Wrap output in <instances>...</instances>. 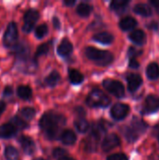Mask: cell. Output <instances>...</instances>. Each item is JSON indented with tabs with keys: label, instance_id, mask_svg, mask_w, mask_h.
Wrapping results in <instances>:
<instances>
[{
	"label": "cell",
	"instance_id": "cell-38",
	"mask_svg": "<svg viewBox=\"0 0 159 160\" xmlns=\"http://www.w3.org/2000/svg\"><path fill=\"white\" fill-rule=\"evenodd\" d=\"M52 22H53V26H54L56 29L60 28V22H59V20H58L57 17H53Z\"/></svg>",
	"mask_w": 159,
	"mask_h": 160
},
{
	"label": "cell",
	"instance_id": "cell-10",
	"mask_svg": "<svg viewBox=\"0 0 159 160\" xmlns=\"http://www.w3.org/2000/svg\"><path fill=\"white\" fill-rule=\"evenodd\" d=\"M19 143L26 155H33L36 151V144L34 141L27 136H21L19 138Z\"/></svg>",
	"mask_w": 159,
	"mask_h": 160
},
{
	"label": "cell",
	"instance_id": "cell-35",
	"mask_svg": "<svg viewBox=\"0 0 159 160\" xmlns=\"http://www.w3.org/2000/svg\"><path fill=\"white\" fill-rule=\"evenodd\" d=\"M12 94H13V88H12V86L7 85V86L4 88L3 95H4L5 97L8 98V97H10V96H12Z\"/></svg>",
	"mask_w": 159,
	"mask_h": 160
},
{
	"label": "cell",
	"instance_id": "cell-40",
	"mask_svg": "<svg viewBox=\"0 0 159 160\" xmlns=\"http://www.w3.org/2000/svg\"><path fill=\"white\" fill-rule=\"evenodd\" d=\"M148 27H149V28H152V29H154V30H157V29H158V24H157V22H153L150 25H148Z\"/></svg>",
	"mask_w": 159,
	"mask_h": 160
},
{
	"label": "cell",
	"instance_id": "cell-14",
	"mask_svg": "<svg viewBox=\"0 0 159 160\" xmlns=\"http://www.w3.org/2000/svg\"><path fill=\"white\" fill-rule=\"evenodd\" d=\"M72 50H73V46L71 42L68 39L64 38L57 48V52L61 56H67L72 52Z\"/></svg>",
	"mask_w": 159,
	"mask_h": 160
},
{
	"label": "cell",
	"instance_id": "cell-9",
	"mask_svg": "<svg viewBox=\"0 0 159 160\" xmlns=\"http://www.w3.org/2000/svg\"><path fill=\"white\" fill-rule=\"evenodd\" d=\"M120 144V139L116 134H109L107 135L101 144L102 150L104 152H109L113 148L117 147Z\"/></svg>",
	"mask_w": 159,
	"mask_h": 160
},
{
	"label": "cell",
	"instance_id": "cell-33",
	"mask_svg": "<svg viewBox=\"0 0 159 160\" xmlns=\"http://www.w3.org/2000/svg\"><path fill=\"white\" fill-rule=\"evenodd\" d=\"M66 155H67L66 150H64V149H62V148H55V149L53 150V152H52L53 158H57V159H59V158H63V157H66Z\"/></svg>",
	"mask_w": 159,
	"mask_h": 160
},
{
	"label": "cell",
	"instance_id": "cell-15",
	"mask_svg": "<svg viewBox=\"0 0 159 160\" xmlns=\"http://www.w3.org/2000/svg\"><path fill=\"white\" fill-rule=\"evenodd\" d=\"M129 38L135 44L142 45L146 41V35L142 30H134L129 34Z\"/></svg>",
	"mask_w": 159,
	"mask_h": 160
},
{
	"label": "cell",
	"instance_id": "cell-2",
	"mask_svg": "<svg viewBox=\"0 0 159 160\" xmlns=\"http://www.w3.org/2000/svg\"><path fill=\"white\" fill-rule=\"evenodd\" d=\"M86 56L101 66H107L113 61V55L108 51H102L94 47H87L84 51Z\"/></svg>",
	"mask_w": 159,
	"mask_h": 160
},
{
	"label": "cell",
	"instance_id": "cell-11",
	"mask_svg": "<svg viewBox=\"0 0 159 160\" xmlns=\"http://www.w3.org/2000/svg\"><path fill=\"white\" fill-rule=\"evenodd\" d=\"M159 110V98L156 96H148L145 99L144 109L142 113H152Z\"/></svg>",
	"mask_w": 159,
	"mask_h": 160
},
{
	"label": "cell",
	"instance_id": "cell-30",
	"mask_svg": "<svg viewBox=\"0 0 159 160\" xmlns=\"http://www.w3.org/2000/svg\"><path fill=\"white\" fill-rule=\"evenodd\" d=\"M127 5H128L127 0H114L111 3V8L114 10H121L125 8Z\"/></svg>",
	"mask_w": 159,
	"mask_h": 160
},
{
	"label": "cell",
	"instance_id": "cell-31",
	"mask_svg": "<svg viewBox=\"0 0 159 160\" xmlns=\"http://www.w3.org/2000/svg\"><path fill=\"white\" fill-rule=\"evenodd\" d=\"M48 33V26L46 24H40L38 25L35 30V35L37 38H44Z\"/></svg>",
	"mask_w": 159,
	"mask_h": 160
},
{
	"label": "cell",
	"instance_id": "cell-23",
	"mask_svg": "<svg viewBox=\"0 0 159 160\" xmlns=\"http://www.w3.org/2000/svg\"><path fill=\"white\" fill-rule=\"evenodd\" d=\"M4 157L7 160H16L19 157V152L15 147L11 145H7L5 147Z\"/></svg>",
	"mask_w": 159,
	"mask_h": 160
},
{
	"label": "cell",
	"instance_id": "cell-8",
	"mask_svg": "<svg viewBox=\"0 0 159 160\" xmlns=\"http://www.w3.org/2000/svg\"><path fill=\"white\" fill-rule=\"evenodd\" d=\"M129 112V107L127 104L124 103H117L113 105V107L111 110V115L113 119L120 121L127 117V115Z\"/></svg>",
	"mask_w": 159,
	"mask_h": 160
},
{
	"label": "cell",
	"instance_id": "cell-17",
	"mask_svg": "<svg viewBox=\"0 0 159 160\" xmlns=\"http://www.w3.org/2000/svg\"><path fill=\"white\" fill-rule=\"evenodd\" d=\"M137 23H138L137 21H136L133 17L128 16V17L123 18V19L120 21L119 25H120V28H121L122 30H124V31H128V30H131V29L135 28L136 25H137Z\"/></svg>",
	"mask_w": 159,
	"mask_h": 160
},
{
	"label": "cell",
	"instance_id": "cell-37",
	"mask_svg": "<svg viewBox=\"0 0 159 160\" xmlns=\"http://www.w3.org/2000/svg\"><path fill=\"white\" fill-rule=\"evenodd\" d=\"M136 52H142L141 51H137L136 49H134L133 47H131L128 51V54L130 56V58H134V56H136Z\"/></svg>",
	"mask_w": 159,
	"mask_h": 160
},
{
	"label": "cell",
	"instance_id": "cell-36",
	"mask_svg": "<svg viewBox=\"0 0 159 160\" xmlns=\"http://www.w3.org/2000/svg\"><path fill=\"white\" fill-rule=\"evenodd\" d=\"M140 66L139 62L135 59V58H130V61H129V67L131 68H138Z\"/></svg>",
	"mask_w": 159,
	"mask_h": 160
},
{
	"label": "cell",
	"instance_id": "cell-43",
	"mask_svg": "<svg viewBox=\"0 0 159 160\" xmlns=\"http://www.w3.org/2000/svg\"><path fill=\"white\" fill-rule=\"evenodd\" d=\"M149 160H159V156L158 155H152L149 158Z\"/></svg>",
	"mask_w": 159,
	"mask_h": 160
},
{
	"label": "cell",
	"instance_id": "cell-39",
	"mask_svg": "<svg viewBox=\"0 0 159 160\" xmlns=\"http://www.w3.org/2000/svg\"><path fill=\"white\" fill-rule=\"evenodd\" d=\"M5 110H6V103L3 100H0V115L4 112Z\"/></svg>",
	"mask_w": 159,
	"mask_h": 160
},
{
	"label": "cell",
	"instance_id": "cell-29",
	"mask_svg": "<svg viewBox=\"0 0 159 160\" xmlns=\"http://www.w3.org/2000/svg\"><path fill=\"white\" fill-rule=\"evenodd\" d=\"M10 123L13 124L17 129H25L28 128V124L25 120H22V118H20L18 115H15L13 116L11 119H10Z\"/></svg>",
	"mask_w": 159,
	"mask_h": 160
},
{
	"label": "cell",
	"instance_id": "cell-27",
	"mask_svg": "<svg viewBox=\"0 0 159 160\" xmlns=\"http://www.w3.org/2000/svg\"><path fill=\"white\" fill-rule=\"evenodd\" d=\"M74 125H75V128H77V130L79 132H81V133H85L90 128L89 123L87 122V120H85L83 118H80V119L76 120Z\"/></svg>",
	"mask_w": 159,
	"mask_h": 160
},
{
	"label": "cell",
	"instance_id": "cell-5",
	"mask_svg": "<svg viewBox=\"0 0 159 160\" xmlns=\"http://www.w3.org/2000/svg\"><path fill=\"white\" fill-rule=\"evenodd\" d=\"M18 39V27L16 22H8L6 31L3 35V43L6 47H11L15 45Z\"/></svg>",
	"mask_w": 159,
	"mask_h": 160
},
{
	"label": "cell",
	"instance_id": "cell-46",
	"mask_svg": "<svg viewBox=\"0 0 159 160\" xmlns=\"http://www.w3.org/2000/svg\"><path fill=\"white\" fill-rule=\"evenodd\" d=\"M158 140H159V138H158Z\"/></svg>",
	"mask_w": 159,
	"mask_h": 160
},
{
	"label": "cell",
	"instance_id": "cell-22",
	"mask_svg": "<svg viewBox=\"0 0 159 160\" xmlns=\"http://www.w3.org/2000/svg\"><path fill=\"white\" fill-rule=\"evenodd\" d=\"M98 141H99V138L91 133L90 136L85 141V149L87 151H95L97 149Z\"/></svg>",
	"mask_w": 159,
	"mask_h": 160
},
{
	"label": "cell",
	"instance_id": "cell-45",
	"mask_svg": "<svg viewBox=\"0 0 159 160\" xmlns=\"http://www.w3.org/2000/svg\"><path fill=\"white\" fill-rule=\"evenodd\" d=\"M34 160H44L43 158H36V159H34Z\"/></svg>",
	"mask_w": 159,
	"mask_h": 160
},
{
	"label": "cell",
	"instance_id": "cell-18",
	"mask_svg": "<svg viewBox=\"0 0 159 160\" xmlns=\"http://www.w3.org/2000/svg\"><path fill=\"white\" fill-rule=\"evenodd\" d=\"M17 96L21 99L27 100L32 97V89L28 85H19L17 87Z\"/></svg>",
	"mask_w": 159,
	"mask_h": 160
},
{
	"label": "cell",
	"instance_id": "cell-19",
	"mask_svg": "<svg viewBox=\"0 0 159 160\" xmlns=\"http://www.w3.org/2000/svg\"><path fill=\"white\" fill-rule=\"evenodd\" d=\"M94 40L103 43V44H110L113 40V36L109 32H100L94 36Z\"/></svg>",
	"mask_w": 159,
	"mask_h": 160
},
{
	"label": "cell",
	"instance_id": "cell-34",
	"mask_svg": "<svg viewBox=\"0 0 159 160\" xmlns=\"http://www.w3.org/2000/svg\"><path fill=\"white\" fill-rule=\"evenodd\" d=\"M107 160H128V158L125 154H114L110 156Z\"/></svg>",
	"mask_w": 159,
	"mask_h": 160
},
{
	"label": "cell",
	"instance_id": "cell-3",
	"mask_svg": "<svg viewBox=\"0 0 159 160\" xmlns=\"http://www.w3.org/2000/svg\"><path fill=\"white\" fill-rule=\"evenodd\" d=\"M147 128L148 126L143 121L140 119H134V121L131 123V126L126 128L124 131L125 137L129 142H133L139 138L140 134L143 133L147 129Z\"/></svg>",
	"mask_w": 159,
	"mask_h": 160
},
{
	"label": "cell",
	"instance_id": "cell-1",
	"mask_svg": "<svg viewBox=\"0 0 159 160\" xmlns=\"http://www.w3.org/2000/svg\"><path fill=\"white\" fill-rule=\"evenodd\" d=\"M38 124L48 139L55 140L58 138L61 128L66 124V118L62 114L48 112L41 116Z\"/></svg>",
	"mask_w": 159,
	"mask_h": 160
},
{
	"label": "cell",
	"instance_id": "cell-44",
	"mask_svg": "<svg viewBox=\"0 0 159 160\" xmlns=\"http://www.w3.org/2000/svg\"><path fill=\"white\" fill-rule=\"evenodd\" d=\"M58 160H74L72 158H69V157H63V158H59Z\"/></svg>",
	"mask_w": 159,
	"mask_h": 160
},
{
	"label": "cell",
	"instance_id": "cell-32",
	"mask_svg": "<svg viewBox=\"0 0 159 160\" xmlns=\"http://www.w3.org/2000/svg\"><path fill=\"white\" fill-rule=\"evenodd\" d=\"M49 45L47 43H42L40 44L37 49V52H36V57H38V56H41V55H45L48 53L49 52Z\"/></svg>",
	"mask_w": 159,
	"mask_h": 160
},
{
	"label": "cell",
	"instance_id": "cell-13",
	"mask_svg": "<svg viewBox=\"0 0 159 160\" xmlns=\"http://www.w3.org/2000/svg\"><path fill=\"white\" fill-rule=\"evenodd\" d=\"M142 79L140 75L138 74H129L127 77V86L128 90L130 92H135L138 90V88L142 85Z\"/></svg>",
	"mask_w": 159,
	"mask_h": 160
},
{
	"label": "cell",
	"instance_id": "cell-4",
	"mask_svg": "<svg viewBox=\"0 0 159 160\" xmlns=\"http://www.w3.org/2000/svg\"><path fill=\"white\" fill-rule=\"evenodd\" d=\"M86 103L89 107L93 108H105L111 104V99L102 91L94 90L86 98Z\"/></svg>",
	"mask_w": 159,
	"mask_h": 160
},
{
	"label": "cell",
	"instance_id": "cell-24",
	"mask_svg": "<svg viewBox=\"0 0 159 160\" xmlns=\"http://www.w3.org/2000/svg\"><path fill=\"white\" fill-rule=\"evenodd\" d=\"M68 78L73 84H80L83 81V75L76 69H70L68 71Z\"/></svg>",
	"mask_w": 159,
	"mask_h": 160
},
{
	"label": "cell",
	"instance_id": "cell-26",
	"mask_svg": "<svg viewBox=\"0 0 159 160\" xmlns=\"http://www.w3.org/2000/svg\"><path fill=\"white\" fill-rule=\"evenodd\" d=\"M77 13L82 16V17H88L89 14L91 13L92 11V7L89 5V4H86V3H81L78 7H77V9H76Z\"/></svg>",
	"mask_w": 159,
	"mask_h": 160
},
{
	"label": "cell",
	"instance_id": "cell-6",
	"mask_svg": "<svg viewBox=\"0 0 159 160\" xmlns=\"http://www.w3.org/2000/svg\"><path fill=\"white\" fill-rule=\"evenodd\" d=\"M39 18V13L37 10L34 8H29L25 11L23 15V25H22V31L24 33H30L34 26L36 22Z\"/></svg>",
	"mask_w": 159,
	"mask_h": 160
},
{
	"label": "cell",
	"instance_id": "cell-21",
	"mask_svg": "<svg viewBox=\"0 0 159 160\" xmlns=\"http://www.w3.org/2000/svg\"><path fill=\"white\" fill-rule=\"evenodd\" d=\"M147 77L151 80H157L159 78V66L157 63H151L146 69Z\"/></svg>",
	"mask_w": 159,
	"mask_h": 160
},
{
	"label": "cell",
	"instance_id": "cell-20",
	"mask_svg": "<svg viewBox=\"0 0 159 160\" xmlns=\"http://www.w3.org/2000/svg\"><path fill=\"white\" fill-rule=\"evenodd\" d=\"M134 12H136L137 14H139L141 16L149 17L152 15V8L147 4L140 3L134 7Z\"/></svg>",
	"mask_w": 159,
	"mask_h": 160
},
{
	"label": "cell",
	"instance_id": "cell-12",
	"mask_svg": "<svg viewBox=\"0 0 159 160\" xmlns=\"http://www.w3.org/2000/svg\"><path fill=\"white\" fill-rule=\"evenodd\" d=\"M17 132H18V129L10 122L0 126V138L1 139H10L16 136Z\"/></svg>",
	"mask_w": 159,
	"mask_h": 160
},
{
	"label": "cell",
	"instance_id": "cell-41",
	"mask_svg": "<svg viewBox=\"0 0 159 160\" xmlns=\"http://www.w3.org/2000/svg\"><path fill=\"white\" fill-rule=\"evenodd\" d=\"M151 5H153L155 8H159V1L157 0V1H155V0H152L151 2Z\"/></svg>",
	"mask_w": 159,
	"mask_h": 160
},
{
	"label": "cell",
	"instance_id": "cell-7",
	"mask_svg": "<svg viewBox=\"0 0 159 160\" xmlns=\"http://www.w3.org/2000/svg\"><path fill=\"white\" fill-rule=\"evenodd\" d=\"M103 86L107 91H109L111 94H112L116 98H123L125 95L124 85L118 81L107 79L103 82Z\"/></svg>",
	"mask_w": 159,
	"mask_h": 160
},
{
	"label": "cell",
	"instance_id": "cell-28",
	"mask_svg": "<svg viewBox=\"0 0 159 160\" xmlns=\"http://www.w3.org/2000/svg\"><path fill=\"white\" fill-rule=\"evenodd\" d=\"M20 114L25 119V120H32L35 115H36V111L35 109L31 108V107H24L22 109L20 110Z\"/></svg>",
	"mask_w": 159,
	"mask_h": 160
},
{
	"label": "cell",
	"instance_id": "cell-42",
	"mask_svg": "<svg viewBox=\"0 0 159 160\" xmlns=\"http://www.w3.org/2000/svg\"><path fill=\"white\" fill-rule=\"evenodd\" d=\"M64 4L66 5V6H72V5H74L75 4V1L74 0H72V1H64Z\"/></svg>",
	"mask_w": 159,
	"mask_h": 160
},
{
	"label": "cell",
	"instance_id": "cell-16",
	"mask_svg": "<svg viewBox=\"0 0 159 160\" xmlns=\"http://www.w3.org/2000/svg\"><path fill=\"white\" fill-rule=\"evenodd\" d=\"M60 139H61V142L66 144V145H72L74 144V142H76V140H77V137L75 135V133L72 131V130H65L62 132L61 136H60Z\"/></svg>",
	"mask_w": 159,
	"mask_h": 160
},
{
	"label": "cell",
	"instance_id": "cell-25",
	"mask_svg": "<svg viewBox=\"0 0 159 160\" xmlns=\"http://www.w3.org/2000/svg\"><path fill=\"white\" fill-rule=\"evenodd\" d=\"M59 81H60V74H59L57 71H55V70L52 71V72L46 77V79H45L46 84H47L48 86H51V87L55 86V85L59 82Z\"/></svg>",
	"mask_w": 159,
	"mask_h": 160
}]
</instances>
